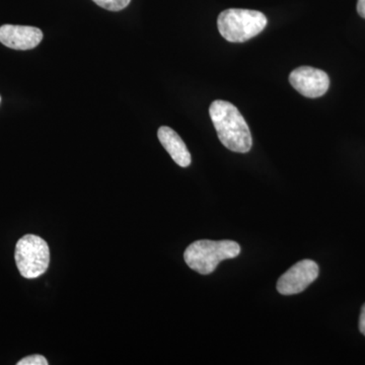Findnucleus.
<instances>
[{
	"label": "nucleus",
	"instance_id": "f257e3e1",
	"mask_svg": "<svg viewBox=\"0 0 365 365\" xmlns=\"http://www.w3.org/2000/svg\"><path fill=\"white\" fill-rule=\"evenodd\" d=\"M209 114L223 145L235 153H246L253 145L251 131L246 120L232 103L216 100L209 108Z\"/></svg>",
	"mask_w": 365,
	"mask_h": 365
},
{
	"label": "nucleus",
	"instance_id": "f03ea898",
	"mask_svg": "<svg viewBox=\"0 0 365 365\" xmlns=\"http://www.w3.org/2000/svg\"><path fill=\"white\" fill-rule=\"evenodd\" d=\"M241 247L232 241L200 240L190 245L184 253L185 262L192 270L208 275L215 272L218 264L227 259L237 258Z\"/></svg>",
	"mask_w": 365,
	"mask_h": 365
},
{
	"label": "nucleus",
	"instance_id": "7ed1b4c3",
	"mask_svg": "<svg viewBox=\"0 0 365 365\" xmlns=\"http://www.w3.org/2000/svg\"><path fill=\"white\" fill-rule=\"evenodd\" d=\"M265 14L252 9H225L218 16L217 28L228 42L242 43L256 37L267 26Z\"/></svg>",
	"mask_w": 365,
	"mask_h": 365
},
{
	"label": "nucleus",
	"instance_id": "20e7f679",
	"mask_svg": "<svg viewBox=\"0 0 365 365\" xmlns=\"http://www.w3.org/2000/svg\"><path fill=\"white\" fill-rule=\"evenodd\" d=\"M14 258L21 275L26 279H35L49 267V247L42 237L26 235L19 240Z\"/></svg>",
	"mask_w": 365,
	"mask_h": 365
},
{
	"label": "nucleus",
	"instance_id": "39448f33",
	"mask_svg": "<svg viewBox=\"0 0 365 365\" xmlns=\"http://www.w3.org/2000/svg\"><path fill=\"white\" fill-rule=\"evenodd\" d=\"M319 266L314 261L302 260L283 274L277 282V290L283 295L300 294L318 278Z\"/></svg>",
	"mask_w": 365,
	"mask_h": 365
},
{
	"label": "nucleus",
	"instance_id": "423d86ee",
	"mask_svg": "<svg viewBox=\"0 0 365 365\" xmlns=\"http://www.w3.org/2000/svg\"><path fill=\"white\" fill-rule=\"evenodd\" d=\"M290 85L307 98H319L330 86V78L325 71L311 66L294 69L289 76Z\"/></svg>",
	"mask_w": 365,
	"mask_h": 365
},
{
	"label": "nucleus",
	"instance_id": "0eeeda50",
	"mask_svg": "<svg viewBox=\"0 0 365 365\" xmlns=\"http://www.w3.org/2000/svg\"><path fill=\"white\" fill-rule=\"evenodd\" d=\"M43 33L35 26L4 25L0 26V42L14 50H31L42 42Z\"/></svg>",
	"mask_w": 365,
	"mask_h": 365
},
{
	"label": "nucleus",
	"instance_id": "6e6552de",
	"mask_svg": "<svg viewBox=\"0 0 365 365\" xmlns=\"http://www.w3.org/2000/svg\"><path fill=\"white\" fill-rule=\"evenodd\" d=\"M158 137L165 150L169 153L174 162L180 167L187 168L191 163L190 155L186 144L182 140L177 132L167 126H162L158 131Z\"/></svg>",
	"mask_w": 365,
	"mask_h": 365
},
{
	"label": "nucleus",
	"instance_id": "1a4fd4ad",
	"mask_svg": "<svg viewBox=\"0 0 365 365\" xmlns=\"http://www.w3.org/2000/svg\"><path fill=\"white\" fill-rule=\"evenodd\" d=\"M93 1L107 11H119L128 6L131 0H93Z\"/></svg>",
	"mask_w": 365,
	"mask_h": 365
},
{
	"label": "nucleus",
	"instance_id": "9d476101",
	"mask_svg": "<svg viewBox=\"0 0 365 365\" xmlns=\"http://www.w3.org/2000/svg\"><path fill=\"white\" fill-rule=\"evenodd\" d=\"M18 365H48L49 362L43 355L35 354L26 356L16 364Z\"/></svg>",
	"mask_w": 365,
	"mask_h": 365
},
{
	"label": "nucleus",
	"instance_id": "9b49d317",
	"mask_svg": "<svg viewBox=\"0 0 365 365\" xmlns=\"http://www.w3.org/2000/svg\"><path fill=\"white\" fill-rule=\"evenodd\" d=\"M359 330L365 336V304L362 307L361 314H360Z\"/></svg>",
	"mask_w": 365,
	"mask_h": 365
},
{
	"label": "nucleus",
	"instance_id": "f8f14e48",
	"mask_svg": "<svg viewBox=\"0 0 365 365\" xmlns=\"http://www.w3.org/2000/svg\"><path fill=\"white\" fill-rule=\"evenodd\" d=\"M357 11L359 16L365 19V0H359L357 2Z\"/></svg>",
	"mask_w": 365,
	"mask_h": 365
},
{
	"label": "nucleus",
	"instance_id": "ddd939ff",
	"mask_svg": "<svg viewBox=\"0 0 365 365\" xmlns=\"http://www.w3.org/2000/svg\"><path fill=\"white\" fill-rule=\"evenodd\" d=\"M0 102H1V98H0Z\"/></svg>",
	"mask_w": 365,
	"mask_h": 365
}]
</instances>
